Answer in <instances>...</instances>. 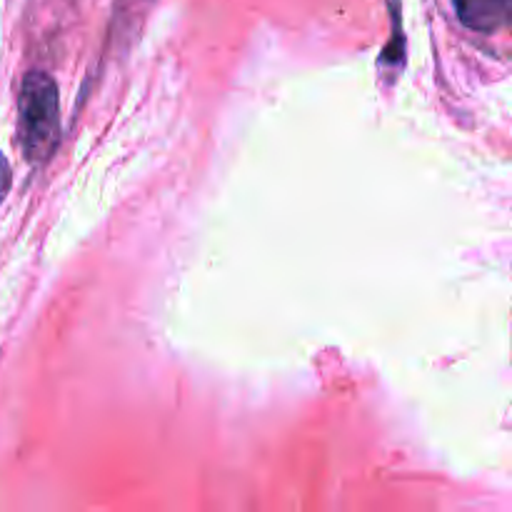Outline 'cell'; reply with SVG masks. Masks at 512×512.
Instances as JSON below:
<instances>
[{"label":"cell","mask_w":512,"mask_h":512,"mask_svg":"<svg viewBox=\"0 0 512 512\" xmlns=\"http://www.w3.org/2000/svg\"><path fill=\"white\" fill-rule=\"evenodd\" d=\"M18 133L30 163H45L60 140L58 88L43 70L25 75L18 95Z\"/></svg>","instance_id":"1"},{"label":"cell","mask_w":512,"mask_h":512,"mask_svg":"<svg viewBox=\"0 0 512 512\" xmlns=\"http://www.w3.org/2000/svg\"><path fill=\"white\" fill-rule=\"evenodd\" d=\"M465 28L478 33H498L510 23L512 0H453Z\"/></svg>","instance_id":"2"},{"label":"cell","mask_w":512,"mask_h":512,"mask_svg":"<svg viewBox=\"0 0 512 512\" xmlns=\"http://www.w3.org/2000/svg\"><path fill=\"white\" fill-rule=\"evenodd\" d=\"M8 185H10V168H8V160L0 155V200H3V195L8 193Z\"/></svg>","instance_id":"3"}]
</instances>
